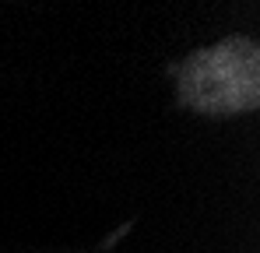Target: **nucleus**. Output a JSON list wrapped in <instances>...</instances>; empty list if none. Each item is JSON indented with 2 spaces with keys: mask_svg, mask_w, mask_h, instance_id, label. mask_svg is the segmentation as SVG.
Wrapping results in <instances>:
<instances>
[{
  "mask_svg": "<svg viewBox=\"0 0 260 253\" xmlns=\"http://www.w3.org/2000/svg\"><path fill=\"white\" fill-rule=\"evenodd\" d=\"M179 102L204 116H236L260 106V46L246 36L204 46L173 67Z\"/></svg>",
  "mask_w": 260,
  "mask_h": 253,
  "instance_id": "nucleus-1",
  "label": "nucleus"
}]
</instances>
